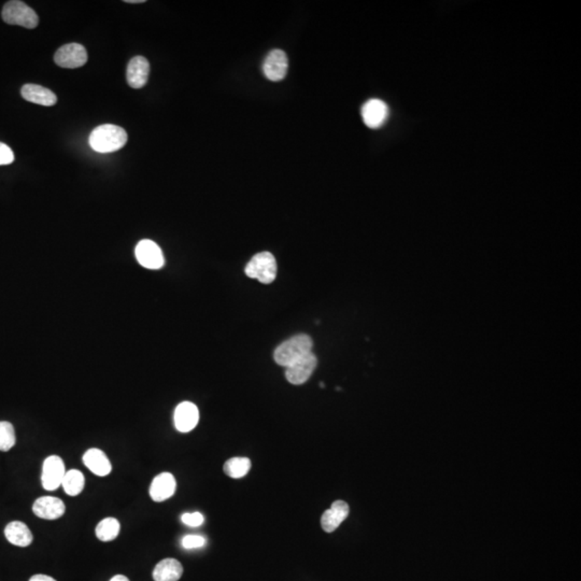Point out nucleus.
Instances as JSON below:
<instances>
[{
	"label": "nucleus",
	"instance_id": "29",
	"mask_svg": "<svg viewBox=\"0 0 581 581\" xmlns=\"http://www.w3.org/2000/svg\"><path fill=\"white\" fill-rule=\"evenodd\" d=\"M125 3H144V0H126Z\"/></svg>",
	"mask_w": 581,
	"mask_h": 581
},
{
	"label": "nucleus",
	"instance_id": "3",
	"mask_svg": "<svg viewBox=\"0 0 581 581\" xmlns=\"http://www.w3.org/2000/svg\"><path fill=\"white\" fill-rule=\"evenodd\" d=\"M277 262L270 252H261L252 257L244 268V272L251 279L270 285L277 277Z\"/></svg>",
	"mask_w": 581,
	"mask_h": 581
},
{
	"label": "nucleus",
	"instance_id": "12",
	"mask_svg": "<svg viewBox=\"0 0 581 581\" xmlns=\"http://www.w3.org/2000/svg\"><path fill=\"white\" fill-rule=\"evenodd\" d=\"M198 408L191 402L179 404L175 411V426L181 433H188L198 424Z\"/></svg>",
	"mask_w": 581,
	"mask_h": 581
},
{
	"label": "nucleus",
	"instance_id": "18",
	"mask_svg": "<svg viewBox=\"0 0 581 581\" xmlns=\"http://www.w3.org/2000/svg\"><path fill=\"white\" fill-rule=\"evenodd\" d=\"M183 573V566L176 558H164L156 564L153 571L154 581H178Z\"/></svg>",
	"mask_w": 581,
	"mask_h": 581
},
{
	"label": "nucleus",
	"instance_id": "11",
	"mask_svg": "<svg viewBox=\"0 0 581 581\" xmlns=\"http://www.w3.org/2000/svg\"><path fill=\"white\" fill-rule=\"evenodd\" d=\"M33 511L36 516L46 520H56L64 516L66 506L61 498L53 496H42L36 500L33 505Z\"/></svg>",
	"mask_w": 581,
	"mask_h": 581
},
{
	"label": "nucleus",
	"instance_id": "16",
	"mask_svg": "<svg viewBox=\"0 0 581 581\" xmlns=\"http://www.w3.org/2000/svg\"><path fill=\"white\" fill-rule=\"evenodd\" d=\"M21 94L25 101L41 105V106H54L57 103V97L49 88L36 84H26L21 90Z\"/></svg>",
	"mask_w": 581,
	"mask_h": 581
},
{
	"label": "nucleus",
	"instance_id": "22",
	"mask_svg": "<svg viewBox=\"0 0 581 581\" xmlns=\"http://www.w3.org/2000/svg\"><path fill=\"white\" fill-rule=\"evenodd\" d=\"M250 468H251V461L249 459L232 458L225 462L223 469L231 478L240 479L249 473Z\"/></svg>",
	"mask_w": 581,
	"mask_h": 581
},
{
	"label": "nucleus",
	"instance_id": "8",
	"mask_svg": "<svg viewBox=\"0 0 581 581\" xmlns=\"http://www.w3.org/2000/svg\"><path fill=\"white\" fill-rule=\"evenodd\" d=\"M135 253H136L139 264L149 270H159L164 266L165 261H164L163 252L161 248L152 240H141L137 244Z\"/></svg>",
	"mask_w": 581,
	"mask_h": 581
},
{
	"label": "nucleus",
	"instance_id": "23",
	"mask_svg": "<svg viewBox=\"0 0 581 581\" xmlns=\"http://www.w3.org/2000/svg\"><path fill=\"white\" fill-rule=\"evenodd\" d=\"M16 445V432L8 421H0V451L7 452Z\"/></svg>",
	"mask_w": 581,
	"mask_h": 581
},
{
	"label": "nucleus",
	"instance_id": "4",
	"mask_svg": "<svg viewBox=\"0 0 581 581\" xmlns=\"http://www.w3.org/2000/svg\"><path fill=\"white\" fill-rule=\"evenodd\" d=\"M1 16L7 24L23 26L29 29L37 27L39 23L37 13L25 3L18 0H12L5 3Z\"/></svg>",
	"mask_w": 581,
	"mask_h": 581
},
{
	"label": "nucleus",
	"instance_id": "17",
	"mask_svg": "<svg viewBox=\"0 0 581 581\" xmlns=\"http://www.w3.org/2000/svg\"><path fill=\"white\" fill-rule=\"evenodd\" d=\"M83 462L92 473L101 477L109 475L112 469L110 460L101 449L93 448L86 451L84 453Z\"/></svg>",
	"mask_w": 581,
	"mask_h": 581
},
{
	"label": "nucleus",
	"instance_id": "26",
	"mask_svg": "<svg viewBox=\"0 0 581 581\" xmlns=\"http://www.w3.org/2000/svg\"><path fill=\"white\" fill-rule=\"evenodd\" d=\"M14 162V154L10 146L0 142V166L9 165Z\"/></svg>",
	"mask_w": 581,
	"mask_h": 581
},
{
	"label": "nucleus",
	"instance_id": "24",
	"mask_svg": "<svg viewBox=\"0 0 581 581\" xmlns=\"http://www.w3.org/2000/svg\"><path fill=\"white\" fill-rule=\"evenodd\" d=\"M206 539L203 536L188 535L182 539V546L185 549H195L204 547Z\"/></svg>",
	"mask_w": 581,
	"mask_h": 581
},
{
	"label": "nucleus",
	"instance_id": "7",
	"mask_svg": "<svg viewBox=\"0 0 581 581\" xmlns=\"http://www.w3.org/2000/svg\"><path fill=\"white\" fill-rule=\"evenodd\" d=\"M65 464L57 456H51L43 462L42 487L48 491H54L60 488L65 477Z\"/></svg>",
	"mask_w": 581,
	"mask_h": 581
},
{
	"label": "nucleus",
	"instance_id": "10",
	"mask_svg": "<svg viewBox=\"0 0 581 581\" xmlns=\"http://www.w3.org/2000/svg\"><path fill=\"white\" fill-rule=\"evenodd\" d=\"M362 118L365 125L370 129H379L387 121L389 108L385 101L370 99L362 107Z\"/></svg>",
	"mask_w": 581,
	"mask_h": 581
},
{
	"label": "nucleus",
	"instance_id": "13",
	"mask_svg": "<svg viewBox=\"0 0 581 581\" xmlns=\"http://www.w3.org/2000/svg\"><path fill=\"white\" fill-rule=\"evenodd\" d=\"M150 73V64L144 56H135L131 58L127 66L126 78L129 86L133 88H141L148 82Z\"/></svg>",
	"mask_w": 581,
	"mask_h": 581
},
{
	"label": "nucleus",
	"instance_id": "20",
	"mask_svg": "<svg viewBox=\"0 0 581 581\" xmlns=\"http://www.w3.org/2000/svg\"><path fill=\"white\" fill-rule=\"evenodd\" d=\"M84 483L86 478L83 474L78 469H71L65 474L62 486L68 495L77 496L83 491Z\"/></svg>",
	"mask_w": 581,
	"mask_h": 581
},
{
	"label": "nucleus",
	"instance_id": "1",
	"mask_svg": "<svg viewBox=\"0 0 581 581\" xmlns=\"http://www.w3.org/2000/svg\"><path fill=\"white\" fill-rule=\"evenodd\" d=\"M90 146L99 153L118 151L127 142V133L120 126L103 124L96 127L90 135Z\"/></svg>",
	"mask_w": 581,
	"mask_h": 581
},
{
	"label": "nucleus",
	"instance_id": "2",
	"mask_svg": "<svg viewBox=\"0 0 581 581\" xmlns=\"http://www.w3.org/2000/svg\"><path fill=\"white\" fill-rule=\"evenodd\" d=\"M312 347L313 341L310 336L305 334L296 335L287 341L282 342L274 351V359L282 367H287L300 357L312 352Z\"/></svg>",
	"mask_w": 581,
	"mask_h": 581
},
{
	"label": "nucleus",
	"instance_id": "25",
	"mask_svg": "<svg viewBox=\"0 0 581 581\" xmlns=\"http://www.w3.org/2000/svg\"><path fill=\"white\" fill-rule=\"evenodd\" d=\"M205 518L201 513H184L182 522L189 526H199L204 524Z\"/></svg>",
	"mask_w": 581,
	"mask_h": 581
},
{
	"label": "nucleus",
	"instance_id": "5",
	"mask_svg": "<svg viewBox=\"0 0 581 581\" xmlns=\"http://www.w3.org/2000/svg\"><path fill=\"white\" fill-rule=\"evenodd\" d=\"M318 365V359L315 353L310 352L300 357L285 370V377L289 383L294 385H302L311 377Z\"/></svg>",
	"mask_w": 581,
	"mask_h": 581
},
{
	"label": "nucleus",
	"instance_id": "30",
	"mask_svg": "<svg viewBox=\"0 0 581 581\" xmlns=\"http://www.w3.org/2000/svg\"><path fill=\"white\" fill-rule=\"evenodd\" d=\"M320 387H324V383H320Z\"/></svg>",
	"mask_w": 581,
	"mask_h": 581
},
{
	"label": "nucleus",
	"instance_id": "15",
	"mask_svg": "<svg viewBox=\"0 0 581 581\" xmlns=\"http://www.w3.org/2000/svg\"><path fill=\"white\" fill-rule=\"evenodd\" d=\"M349 505L344 501H336L321 518V526L326 533H332L349 516Z\"/></svg>",
	"mask_w": 581,
	"mask_h": 581
},
{
	"label": "nucleus",
	"instance_id": "9",
	"mask_svg": "<svg viewBox=\"0 0 581 581\" xmlns=\"http://www.w3.org/2000/svg\"><path fill=\"white\" fill-rule=\"evenodd\" d=\"M289 61L285 51L272 50L263 64V71L268 80L278 82L287 76Z\"/></svg>",
	"mask_w": 581,
	"mask_h": 581
},
{
	"label": "nucleus",
	"instance_id": "6",
	"mask_svg": "<svg viewBox=\"0 0 581 581\" xmlns=\"http://www.w3.org/2000/svg\"><path fill=\"white\" fill-rule=\"evenodd\" d=\"M54 61L56 65L63 68H79L88 62V52L79 43H69L58 49Z\"/></svg>",
	"mask_w": 581,
	"mask_h": 581
},
{
	"label": "nucleus",
	"instance_id": "21",
	"mask_svg": "<svg viewBox=\"0 0 581 581\" xmlns=\"http://www.w3.org/2000/svg\"><path fill=\"white\" fill-rule=\"evenodd\" d=\"M120 522L116 518H106L101 520L96 526V536L99 541H111L116 539L120 533Z\"/></svg>",
	"mask_w": 581,
	"mask_h": 581
},
{
	"label": "nucleus",
	"instance_id": "19",
	"mask_svg": "<svg viewBox=\"0 0 581 581\" xmlns=\"http://www.w3.org/2000/svg\"><path fill=\"white\" fill-rule=\"evenodd\" d=\"M5 539L18 547H27L33 543V534L23 522L13 521L5 528Z\"/></svg>",
	"mask_w": 581,
	"mask_h": 581
},
{
	"label": "nucleus",
	"instance_id": "14",
	"mask_svg": "<svg viewBox=\"0 0 581 581\" xmlns=\"http://www.w3.org/2000/svg\"><path fill=\"white\" fill-rule=\"evenodd\" d=\"M177 482L174 475L162 473L156 476L150 487V496L154 502H164L170 498L176 492Z\"/></svg>",
	"mask_w": 581,
	"mask_h": 581
},
{
	"label": "nucleus",
	"instance_id": "27",
	"mask_svg": "<svg viewBox=\"0 0 581 581\" xmlns=\"http://www.w3.org/2000/svg\"><path fill=\"white\" fill-rule=\"evenodd\" d=\"M29 581H56L55 579L52 578V577L47 576V575H41V573H38V575H35V576L31 577L29 579Z\"/></svg>",
	"mask_w": 581,
	"mask_h": 581
},
{
	"label": "nucleus",
	"instance_id": "28",
	"mask_svg": "<svg viewBox=\"0 0 581 581\" xmlns=\"http://www.w3.org/2000/svg\"><path fill=\"white\" fill-rule=\"evenodd\" d=\"M110 581H129V579L123 576V575H116V576L112 577Z\"/></svg>",
	"mask_w": 581,
	"mask_h": 581
}]
</instances>
